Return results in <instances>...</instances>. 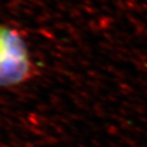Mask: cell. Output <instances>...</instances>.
<instances>
[{
	"mask_svg": "<svg viewBox=\"0 0 147 147\" xmlns=\"http://www.w3.org/2000/svg\"><path fill=\"white\" fill-rule=\"evenodd\" d=\"M26 42L16 30L0 25V87L18 86L33 76Z\"/></svg>",
	"mask_w": 147,
	"mask_h": 147,
	"instance_id": "6da1fadb",
	"label": "cell"
}]
</instances>
